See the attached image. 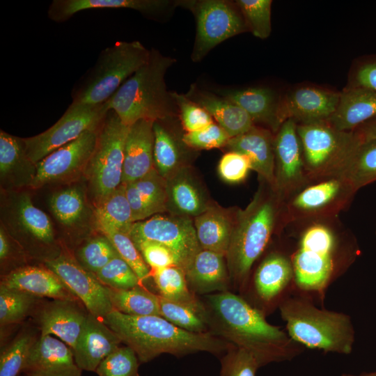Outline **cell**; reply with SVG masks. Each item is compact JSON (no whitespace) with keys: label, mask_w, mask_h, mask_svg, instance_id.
<instances>
[{"label":"cell","mask_w":376,"mask_h":376,"mask_svg":"<svg viewBox=\"0 0 376 376\" xmlns=\"http://www.w3.org/2000/svg\"><path fill=\"white\" fill-rule=\"evenodd\" d=\"M36 164L28 157L23 138L0 132V179L1 188L13 191L31 187Z\"/></svg>","instance_id":"603a6c76"},{"label":"cell","mask_w":376,"mask_h":376,"mask_svg":"<svg viewBox=\"0 0 376 376\" xmlns=\"http://www.w3.org/2000/svg\"><path fill=\"white\" fill-rule=\"evenodd\" d=\"M207 298L216 332L251 352L260 366L290 360L302 350L300 344L268 323L260 311L240 296L224 291Z\"/></svg>","instance_id":"7a4b0ae2"},{"label":"cell","mask_w":376,"mask_h":376,"mask_svg":"<svg viewBox=\"0 0 376 376\" xmlns=\"http://www.w3.org/2000/svg\"><path fill=\"white\" fill-rule=\"evenodd\" d=\"M79 301L53 299L40 305L35 314L42 335H52L73 350L83 331L88 311Z\"/></svg>","instance_id":"ac0fdd59"},{"label":"cell","mask_w":376,"mask_h":376,"mask_svg":"<svg viewBox=\"0 0 376 376\" xmlns=\"http://www.w3.org/2000/svg\"><path fill=\"white\" fill-rule=\"evenodd\" d=\"M292 281L291 253L275 251L269 253L256 269L253 284L258 297L270 302L283 293Z\"/></svg>","instance_id":"f1b7e54d"},{"label":"cell","mask_w":376,"mask_h":376,"mask_svg":"<svg viewBox=\"0 0 376 376\" xmlns=\"http://www.w3.org/2000/svg\"><path fill=\"white\" fill-rule=\"evenodd\" d=\"M357 191L341 175L311 182L285 203L288 226L338 217L350 206Z\"/></svg>","instance_id":"8fae6325"},{"label":"cell","mask_w":376,"mask_h":376,"mask_svg":"<svg viewBox=\"0 0 376 376\" xmlns=\"http://www.w3.org/2000/svg\"><path fill=\"white\" fill-rule=\"evenodd\" d=\"M129 235L134 244L152 241L167 246L175 255L180 267L185 273L202 249L194 224L188 217L157 214L146 220L134 222Z\"/></svg>","instance_id":"5bb4252c"},{"label":"cell","mask_w":376,"mask_h":376,"mask_svg":"<svg viewBox=\"0 0 376 376\" xmlns=\"http://www.w3.org/2000/svg\"><path fill=\"white\" fill-rule=\"evenodd\" d=\"M123 343L103 322L88 313L83 331L72 350L75 362L81 370L95 372L100 363Z\"/></svg>","instance_id":"44dd1931"},{"label":"cell","mask_w":376,"mask_h":376,"mask_svg":"<svg viewBox=\"0 0 376 376\" xmlns=\"http://www.w3.org/2000/svg\"><path fill=\"white\" fill-rule=\"evenodd\" d=\"M228 275L224 256L205 249H201L196 254L186 272L191 290L201 293L226 291Z\"/></svg>","instance_id":"1f68e13d"},{"label":"cell","mask_w":376,"mask_h":376,"mask_svg":"<svg viewBox=\"0 0 376 376\" xmlns=\"http://www.w3.org/2000/svg\"><path fill=\"white\" fill-rule=\"evenodd\" d=\"M0 284L40 298L79 301L62 280L45 265H26L16 269L1 276Z\"/></svg>","instance_id":"7402d4cb"},{"label":"cell","mask_w":376,"mask_h":376,"mask_svg":"<svg viewBox=\"0 0 376 376\" xmlns=\"http://www.w3.org/2000/svg\"><path fill=\"white\" fill-rule=\"evenodd\" d=\"M251 170L249 158L240 152L229 151L224 155L218 165V171L221 178L230 183L243 181Z\"/></svg>","instance_id":"11a10c76"},{"label":"cell","mask_w":376,"mask_h":376,"mask_svg":"<svg viewBox=\"0 0 376 376\" xmlns=\"http://www.w3.org/2000/svg\"><path fill=\"white\" fill-rule=\"evenodd\" d=\"M363 140L376 139V119L370 120L356 130Z\"/></svg>","instance_id":"680465c9"},{"label":"cell","mask_w":376,"mask_h":376,"mask_svg":"<svg viewBox=\"0 0 376 376\" xmlns=\"http://www.w3.org/2000/svg\"><path fill=\"white\" fill-rule=\"evenodd\" d=\"M139 360L128 346H120L97 366L98 376H139Z\"/></svg>","instance_id":"7dc6e473"},{"label":"cell","mask_w":376,"mask_h":376,"mask_svg":"<svg viewBox=\"0 0 376 376\" xmlns=\"http://www.w3.org/2000/svg\"><path fill=\"white\" fill-rule=\"evenodd\" d=\"M72 350L52 335L40 336L29 354L23 374L38 376H81Z\"/></svg>","instance_id":"ffe728a7"},{"label":"cell","mask_w":376,"mask_h":376,"mask_svg":"<svg viewBox=\"0 0 376 376\" xmlns=\"http://www.w3.org/2000/svg\"><path fill=\"white\" fill-rule=\"evenodd\" d=\"M135 245L152 271L171 266L180 267L177 257L167 246L152 241H141Z\"/></svg>","instance_id":"db71d44e"},{"label":"cell","mask_w":376,"mask_h":376,"mask_svg":"<svg viewBox=\"0 0 376 376\" xmlns=\"http://www.w3.org/2000/svg\"><path fill=\"white\" fill-rule=\"evenodd\" d=\"M152 276L159 296L170 301L205 309L188 288L185 272L177 266L152 271Z\"/></svg>","instance_id":"74e56055"},{"label":"cell","mask_w":376,"mask_h":376,"mask_svg":"<svg viewBox=\"0 0 376 376\" xmlns=\"http://www.w3.org/2000/svg\"><path fill=\"white\" fill-rule=\"evenodd\" d=\"M97 131L85 132L38 162L31 188L74 180L84 175L95 147Z\"/></svg>","instance_id":"2e32d148"},{"label":"cell","mask_w":376,"mask_h":376,"mask_svg":"<svg viewBox=\"0 0 376 376\" xmlns=\"http://www.w3.org/2000/svg\"><path fill=\"white\" fill-rule=\"evenodd\" d=\"M49 203L56 219L66 226L79 222L86 210L84 194L77 187L56 192L52 196Z\"/></svg>","instance_id":"b9f144b4"},{"label":"cell","mask_w":376,"mask_h":376,"mask_svg":"<svg viewBox=\"0 0 376 376\" xmlns=\"http://www.w3.org/2000/svg\"><path fill=\"white\" fill-rule=\"evenodd\" d=\"M23 375H24V376H38V375H31V374H23Z\"/></svg>","instance_id":"94428289"},{"label":"cell","mask_w":376,"mask_h":376,"mask_svg":"<svg viewBox=\"0 0 376 376\" xmlns=\"http://www.w3.org/2000/svg\"><path fill=\"white\" fill-rule=\"evenodd\" d=\"M38 331L33 327L23 328L1 350L0 376H19L22 374L30 351L40 335Z\"/></svg>","instance_id":"d590c367"},{"label":"cell","mask_w":376,"mask_h":376,"mask_svg":"<svg viewBox=\"0 0 376 376\" xmlns=\"http://www.w3.org/2000/svg\"><path fill=\"white\" fill-rule=\"evenodd\" d=\"M132 182L154 215L167 210L166 180L155 169Z\"/></svg>","instance_id":"c3c4849f"},{"label":"cell","mask_w":376,"mask_h":376,"mask_svg":"<svg viewBox=\"0 0 376 376\" xmlns=\"http://www.w3.org/2000/svg\"><path fill=\"white\" fill-rule=\"evenodd\" d=\"M95 275L104 285L117 290L131 289L141 285L142 283L120 256L113 258Z\"/></svg>","instance_id":"bcb514c9"},{"label":"cell","mask_w":376,"mask_h":376,"mask_svg":"<svg viewBox=\"0 0 376 376\" xmlns=\"http://www.w3.org/2000/svg\"><path fill=\"white\" fill-rule=\"evenodd\" d=\"M185 95L205 109L230 138L241 135L254 126L244 109L223 96L202 91L194 85Z\"/></svg>","instance_id":"83f0119b"},{"label":"cell","mask_w":376,"mask_h":376,"mask_svg":"<svg viewBox=\"0 0 376 376\" xmlns=\"http://www.w3.org/2000/svg\"><path fill=\"white\" fill-rule=\"evenodd\" d=\"M196 237L202 249L209 250L226 257L233 229L234 221L222 210L208 207L195 217Z\"/></svg>","instance_id":"d6a6232c"},{"label":"cell","mask_w":376,"mask_h":376,"mask_svg":"<svg viewBox=\"0 0 376 376\" xmlns=\"http://www.w3.org/2000/svg\"><path fill=\"white\" fill-rule=\"evenodd\" d=\"M274 136L270 131L253 126L248 132L230 138L226 146L230 151L246 155L251 170L258 173L262 180L272 188L274 185Z\"/></svg>","instance_id":"d4e9b609"},{"label":"cell","mask_w":376,"mask_h":376,"mask_svg":"<svg viewBox=\"0 0 376 376\" xmlns=\"http://www.w3.org/2000/svg\"><path fill=\"white\" fill-rule=\"evenodd\" d=\"M341 175L357 191L376 182V139L362 141Z\"/></svg>","instance_id":"f35d334b"},{"label":"cell","mask_w":376,"mask_h":376,"mask_svg":"<svg viewBox=\"0 0 376 376\" xmlns=\"http://www.w3.org/2000/svg\"><path fill=\"white\" fill-rule=\"evenodd\" d=\"M28 256L3 226L0 228V263L1 276L26 266Z\"/></svg>","instance_id":"f5cc1de1"},{"label":"cell","mask_w":376,"mask_h":376,"mask_svg":"<svg viewBox=\"0 0 376 376\" xmlns=\"http://www.w3.org/2000/svg\"><path fill=\"white\" fill-rule=\"evenodd\" d=\"M132 348L141 363L169 353L176 356L204 351L217 354L230 343L210 333H194L172 324L159 315L134 316L113 310L102 319Z\"/></svg>","instance_id":"3957f363"},{"label":"cell","mask_w":376,"mask_h":376,"mask_svg":"<svg viewBox=\"0 0 376 376\" xmlns=\"http://www.w3.org/2000/svg\"><path fill=\"white\" fill-rule=\"evenodd\" d=\"M340 93L313 87H301L290 93L281 103L280 116L299 124L328 122L334 113Z\"/></svg>","instance_id":"d6986e66"},{"label":"cell","mask_w":376,"mask_h":376,"mask_svg":"<svg viewBox=\"0 0 376 376\" xmlns=\"http://www.w3.org/2000/svg\"><path fill=\"white\" fill-rule=\"evenodd\" d=\"M1 212L3 226L29 258L44 264L61 255L49 218L33 205L29 194H14Z\"/></svg>","instance_id":"9c48e42d"},{"label":"cell","mask_w":376,"mask_h":376,"mask_svg":"<svg viewBox=\"0 0 376 376\" xmlns=\"http://www.w3.org/2000/svg\"><path fill=\"white\" fill-rule=\"evenodd\" d=\"M297 125L293 119L286 120L274 140L275 178L272 189L285 203L312 182L306 169Z\"/></svg>","instance_id":"9a60e30c"},{"label":"cell","mask_w":376,"mask_h":376,"mask_svg":"<svg viewBox=\"0 0 376 376\" xmlns=\"http://www.w3.org/2000/svg\"><path fill=\"white\" fill-rule=\"evenodd\" d=\"M271 0H237L244 22L253 35L260 39L268 38L272 31Z\"/></svg>","instance_id":"f6af8a7d"},{"label":"cell","mask_w":376,"mask_h":376,"mask_svg":"<svg viewBox=\"0 0 376 376\" xmlns=\"http://www.w3.org/2000/svg\"><path fill=\"white\" fill-rule=\"evenodd\" d=\"M296 245L291 253L294 282L301 290L322 292L359 254L354 235L338 217L290 224Z\"/></svg>","instance_id":"6da1fadb"},{"label":"cell","mask_w":376,"mask_h":376,"mask_svg":"<svg viewBox=\"0 0 376 376\" xmlns=\"http://www.w3.org/2000/svg\"><path fill=\"white\" fill-rule=\"evenodd\" d=\"M107 288L113 310L134 316L159 315V295L141 285L127 290Z\"/></svg>","instance_id":"e575fe53"},{"label":"cell","mask_w":376,"mask_h":376,"mask_svg":"<svg viewBox=\"0 0 376 376\" xmlns=\"http://www.w3.org/2000/svg\"><path fill=\"white\" fill-rule=\"evenodd\" d=\"M342 376H376V371L371 372V373H362L359 375L343 373Z\"/></svg>","instance_id":"91938a15"},{"label":"cell","mask_w":376,"mask_h":376,"mask_svg":"<svg viewBox=\"0 0 376 376\" xmlns=\"http://www.w3.org/2000/svg\"><path fill=\"white\" fill-rule=\"evenodd\" d=\"M304 161L312 182L340 175L363 139L357 131H340L328 122L297 124Z\"/></svg>","instance_id":"ba28073f"},{"label":"cell","mask_w":376,"mask_h":376,"mask_svg":"<svg viewBox=\"0 0 376 376\" xmlns=\"http://www.w3.org/2000/svg\"><path fill=\"white\" fill-rule=\"evenodd\" d=\"M177 4L191 10L196 18L193 61H200L217 45L245 30V22L228 1H182Z\"/></svg>","instance_id":"4fadbf2b"},{"label":"cell","mask_w":376,"mask_h":376,"mask_svg":"<svg viewBox=\"0 0 376 376\" xmlns=\"http://www.w3.org/2000/svg\"><path fill=\"white\" fill-rule=\"evenodd\" d=\"M176 60L151 49L148 61L107 101L109 109L130 127L139 120H162L177 109L168 91L165 75Z\"/></svg>","instance_id":"5b68a950"},{"label":"cell","mask_w":376,"mask_h":376,"mask_svg":"<svg viewBox=\"0 0 376 376\" xmlns=\"http://www.w3.org/2000/svg\"><path fill=\"white\" fill-rule=\"evenodd\" d=\"M376 117V91L355 86L340 93L338 106L328 123L340 131H354Z\"/></svg>","instance_id":"4316f807"},{"label":"cell","mask_w":376,"mask_h":376,"mask_svg":"<svg viewBox=\"0 0 376 376\" xmlns=\"http://www.w3.org/2000/svg\"><path fill=\"white\" fill-rule=\"evenodd\" d=\"M153 132L155 167L158 173L166 180L179 168V149L173 137L160 120L154 122Z\"/></svg>","instance_id":"60d3db41"},{"label":"cell","mask_w":376,"mask_h":376,"mask_svg":"<svg viewBox=\"0 0 376 376\" xmlns=\"http://www.w3.org/2000/svg\"><path fill=\"white\" fill-rule=\"evenodd\" d=\"M150 55V49L137 40L117 41L105 48L94 65L75 84L72 103L97 105L107 102L148 61Z\"/></svg>","instance_id":"52a82bcc"},{"label":"cell","mask_w":376,"mask_h":376,"mask_svg":"<svg viewBox=\"0 0 376 376\" xmlns=\"http://www.w3.org/2000/svg\"><path fill=\"white\" fill-rule=\"evenodd\" d=\"M19 376H24V375H23V374H21Z\"/></svg>","instance_id":"6125c7cd"},{"label":"cell","mask_w":376,"mask_h":376,"mask_svg":"<svg viewBox=\"0 0 376 376\" xmlns=\"http://www.w3.org/2000/svg\"><path fill=\"white\" fill-rule=\"evenodd\" d=\"M260 367L258 361L251 352L233 345L221 360L220 376H256Z\"/></svg>","instance_id":"f907efd6"},{"label":"cell","mask_w":376,"mask_h":376,"mask_svg":"<svg viewBox=\"0 0 376 376\" xmlns=\"http://www.w3.org/2000/svg\"><path fill=\"white\" fill-rule=\"evenodd\" d=\"M375 233H376V230H375Z\"/></svg>","instance_id":"be15d7a7"},{"label":"cell","mask_w":376,"mask_h":376,"mask_svg":"<svg viewBox=\"0 0 376 376\" xmlns=\"http://www.w3.org/2000/svg\"><path fill=\"white\" fill-rule=\"evenodd\" d=\"M95 205L97 228H111L129 235L134 221L125 184H121Z\"/></svg>","instance_id":"836d02e7"},{"label":"cell","mask_w":376,"mask_h":376,"mask_svg":"<svg viewBox=\"0 0 376 376\" xmlns=\"http://www.w3.org/2000/svg\"><path fill=\"white\" fill-rule=\"evenodd\" d=\"M44 265L62 280L91 314L103 319L113 310L107 286L67 253L62 251Z\"/></svg>","instance_id":"e0dca14e"},{"label":"cell","mask_w":376,"mask_h":376,"mask_svg":"<svg viewBox=\"0 0 376 376\" xmlns=\"http://www.w3.org/2000/svg\"><path fill=\"white\" fill-rule=\"evenodd\" d=\"M173 4L167 0H54L49 6L47 15L53 22L61 23L85 10L127 8L148 17H155Z\"/></svg>","instance_id":"484cf974"},{"label":"cell","mask_w":376,"mask_h":376,"mask_svg":"<svg viewBox=\"0 0 376 376\" xmlns=\"http://www.w3.org/2000/svg\"><path fill=\"white\" fill-rule=\"evenodd\" d=\"M41 298L0 284L1 328L18 324L35 314Z\"/></svg>","instance_id":"8d00e7d4"},{"label":"cell","mask_w":376,"mask_h":376,"mask_svg":"<svg viewBox=\"0 0 376 376\" xmlns=\"http://www.w3.org/2000/svg\"><path fill=\"white\" fill-rule=\"evenodd\" d=\"M107 102L97 105L71 103L51 127L23 138L29 158L37 164L46 156L89 131H97L109 111Z\"/></svg>","instance_id":"7c38bea8"},{"label":"cell","mask_w":376,"mask_h":376,"mask_svg":"<svg viewBox=\"0 0 376 376\" xmlns=\"http://www.w3.org/2000/svg\"><path fill=\"white\" fill-rule=\"evenodd\" d=\"M125 185L126 196L131 208L134 223L154 216L151 210L141 198L134 182Z\"/></svg>","instance_id":"9f6ffc18"},{"label":"cell","mask_w":376,"mask_h":376,"mask_svg":"<svg viewBox=\"0 0 376 376\" xmlns=\"http://www.w3.org/2000/svg\"><path fill=\"white\" fill-rule=\"evenodd\" d=\"M230 137L217 123L191 132H186L182 137L183 143L195 149H212L226 146Z\"/></svg>","instance_id":"816d5d0a"},{"label":"cell","mask_w":376,"mask_h":376,"mask_svg":"<svg viewBox=\"0 0 376 376\" xmlns=\"http://www.w3.org/2000/svg\"><path fill=\"white\" fill-rule=\"evenodd\" d=\"M289 336L309 348L348 354L354 331L350 316L320 309L305 297H288L279 305Z\"/></svg>","instance_id":"8992f818"},{"label":"cell","mask_w":376,"mask_h":376,"mask_svg":"<svg viewBox=\"0 0 376 376\" xmlns=\"http://www.w3.org/2000/svg\"><path fill=\"white\" fill-rule=\"evenodd\" d=\"M357 86H362L376 91V60L361 65L357 71Z\"/></svg>","instance_id":"6f0895ef"},{"label":"cell","mask_w":376,"mask_h":376,"mask_svg":"<svg viewBox=\"0 0 376 376\" xmlns=\"http://www.w3.org/2000/svg\"><path fill=\"white\" fill-rule=\"evenodd\" d=\"M263 182L246 207L237 211L226 256L229 276L241 286L246 283L253 265L273 235L288 226L285 203L269 184Z\"/></svg>","instance_id":"277c9868"},{"label":"cell","mask_w":376,"mask_h":376,"mask_svg":"<svg viewBox=\"0 0 376 376\" xmlns=\"http://www.w3.org/2000/svg\"><path fill=\"white\" fill-rule=\"evenodd\" d=\"M98 229L109 240L119 256L132 268L141 282L152 275L149 266L127 233L111 228Z\"/></svg>","instance_id":"7bdbcfd3"},{"label":"cell","mask_w":376,"mask_h":376,"mask_svg":"<svg viewBox=\"0 0 376 376\" xmlns=\"http://www.w3.org/2000/svg\"><path fill=\"white\" fill-rule=\"evenodd\" d=\"M172 98L179 111L181 122L187 132L198 131L214 123L213 118L202 107L186 95L171 92Z\"/></svg>","instance_id":"681fc988"},{"label":"cell","mask_w":376,"mask_h":376,"mask_svg":"<svg viewBox=\"0 0 376 376\" xmlns=\"http://www.w3.org/2000/svg\"><path fill=\"white\" fill-rule=\"evenodd\" d=\"M129 129L116 112L109 109L97 131L95 147L84 174L95 205L122 184Z\"/></svg>","instance_id":"30bf717a"},{"label":"cell","mask_w":376,"mask_h":376,"mask_svg":"<svg viewBox=\"0 0 376 376\" xmlns=\"http://www.w3.org/2000/svg\"><path fill=\"white\" fill-rule=\"evenodd\" d=\"M159 315L175 326L194 333H206L207 313L159 295Z\"/></svg>","instance_id":"ab89813d"},{"label":"cell","mask_w":376,"mask_h":376,"mask_svg":"<svg viewBox=\"0 0 376 376\" xmlns=\"http://www.w3.org/2000/svg\"><path fill=\"white\" fill-rule=\"evenodd\" d=\"M221 95L244 109L253 123H262L277 132L283 122L281 103L269 88L251 87L221 93Z\"/></svg>","instance_id":"f546056e"},{"label":"cell","mask_w":376,"mask_h":376,"mask_svg":"<svg viewBox=\"0 0 376 376\" xmlns=\"http://www.w3.org/2000/svg\"><path fill=\"white\" fill-rule=\"evenodd\" d=\"M154 122L139 120L130 127L125 145L122 184L134 182L155 169Z\"/></svg>","instance_id":"cb8c5ba5"},{"label":"cell","mask_w":376,"mask_h":376,"mask_svg":"<svg viewBox=\"0 0 376 376\" xmlns=\"http://www.w3.org/2000/svg\"><path fill=\"white\" fill-rule=\"evenodd\" d=\"M167 209L175 214L197 217L209 207L187 169L179 167L166 179Z\"/></svg>","instance_id":"4dcf8cb0"},{"label":"cell","mask_w":376,"mask_h":376,"mask_svg":"<svg viewBox=\"0 0 376 376\" xmlns=\"http://www.w3.org/2000/svg\"><path fill=\"white\" fill-rule=\"evenodd\" d=\"M118 256L113 245L103 235L83 244L77 251L76 260L84 269L95 274Z\"/></svg>","instance_id":"ee69618b"}]
</instances>
